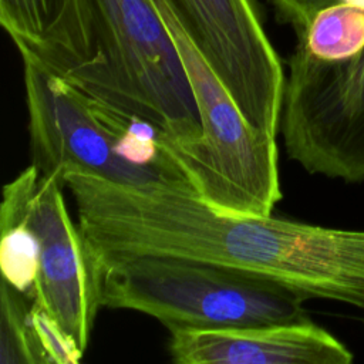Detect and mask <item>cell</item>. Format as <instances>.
<instances>
[{"instance_id":"1","label":"cell","mask_w":364,"mask_h":364,"mask_svg":"<svg viewBox=\"0 0 364 364\" xmlns=\"http://www.w3.org/2000/svg\"><path fill=\"white\" fill-rule=\"evenodd\" d=\"M17 50L98 102L162 128L171 148L202 135L179 51L152 0H64L44 37Z\"/></svg>"},{"instance_id":"6","label":"cell","mask_w":364,"mask_h":364,"mask_svg":"<svg viewBox=\"0 0 364 364\" xmlns=\"http://www.w3.org/2000/svg\"><path fill=\"white\" fill-rule=\"evenodd\" d=\"M250 125L276 139L286 75L256 0H165Z\"/></svg>"},{"instance_id":"5","label":"cell","mask_w":364,"mask_h":364,"mask_svg":"<svg viewBox=\"0 0 364 364\" xmlns=\"http://www.w3.org/2000/svg\"><path fill=\"white\" fill-rule=\"evenodd\" d=\"M64 182L31 164L3 188L0 212L33 232L37 274L31 301L85 351L100 301L101 273L63 196Z\"/></svg>"},{"instance_id":"7","label":"cell","mask_w":364,"mask_h":364,"mask_svg":"<svg viewBox=\"0 0 364 364\" xmlns=\"http://www.w3.org/2000/svg\"><path fill=\"white\" fill-rule=\"evenodd\" d=\"M21 60L33 164L41 173L63 182L68 172H84L129 185L173 183L121 155L90 95L34 60Z\"/></svg>"},{"instance_id":"13","label":"cell","mask_w":364,"mask_h":364,"mask_svg":"<svg viewBox=\"0 0 364 364\" xmlns=\"http://www.w3.org/2000/svg\"><path fill=\"white\" fill-rule=\"evenodd\" d=\"M338 1H344V3H348L351 6H355V7L364 10V0H338Z\"/></svg>"},{"instance_id":"8","label":"cell","mask_w":364,"mask_h":364,"mask_svg":"<svg viewBox=\"0 0 364 364\" xmlns=\"http://www.w3.org/2000/svg\"><path fill=\"white\" fill-rule=\"evenodd\" d=\"M178 364H350L353 353L311 320L171 331Z\"/></svg>"},{"instance_id":"3","label":"cell","mask_w":364,"mask_h":364,"mask_svg":"<svg viewBox=\"0 0 364 364\" xmlns=\"http://www.w3.org/2000/svg\"><path fill=\"white\" fill-rule=\"evenodd\" d=\"M185 67L200 138L171 149L195 192L223 212L272 215L282 199L276 139L255 128L165 0H152Z\"/></svg>"},{"instance_id":"10","label":"cell","mask_w":364,"mask_h":364,"mask_svg":"<svg viewBox=\"0 0 364 364\" xmlns=\"http://www.w3.org/2000/svg\"><path fill=\"white\" fill-rule=\"evenodd\" d=\"M0 300V363L43 364L31 300L6 280H1Z\"/></svg>"},{"instance_id":"11","label":"cell","mask_w":364,"mask_h":364,"mask_svg":"<svg viewBox=\"0 0 364 364\" xmlns=\"http://www.w3.org/2000/svg\"><path fill=\"white\" fill-rule=\"evenodd\" d=\"M64 0H0V23L16 47L40 41L61 11Z\"/></svg>"},{"instance_id":"12","label":"cell","mask_w":364,"mask_h":364,"mask_svg":"<svg viewBox=\"0 0 364 364\" xmlns=\"http://www.w3.org/2000/svg\"><path fill=\"white\" fill-rule=\"evenodd\" d=\"M282 23L291 24L294 31L303 28L309 20L323 7L338 0H269Z\"/></svg>"},{"instance_id":"4","label":"cell","mask_w":364,"mask_h":364,"mask_svg":"<svg viewBox=\"0 0 364 364\" xmlns=\"http://www.w3.org/2000/svg\"><path fill=\"white\" fill-rule=\"evenodd\" d=\"M280 129L287 155L309 173L364 182V50L330 63L296 46Z\"/></svg>"},{"instance_id":"2","label":"cell","mask_w":364,"mask_h":364,"mask_svg":"<svg viewBox=\"0 0 364 364\" xmlns=\"http://www.w3.org/2000/svg\"><path fill=\"white\" fill-rule=\"evenodd\" d=\"M101 307L148 314L173 330L309 318L304 299L274 282L182 257L139 256L101 269Z\"/></svg>"},{"instance_id":"9","label":"cell","mask_w":364,"mask_h":364,"mask_svg":"<svg viewBox=\"0 0 364 364\" xmlns=\"http://www.w3.org/2000/svg\"><path fill=\"white\" fill-rule=\"evenodd\" d=\"M297 47L321 61H344L364 50V10L344 1L320 9L296 31Z\"/></svg>"}]
</instances>
